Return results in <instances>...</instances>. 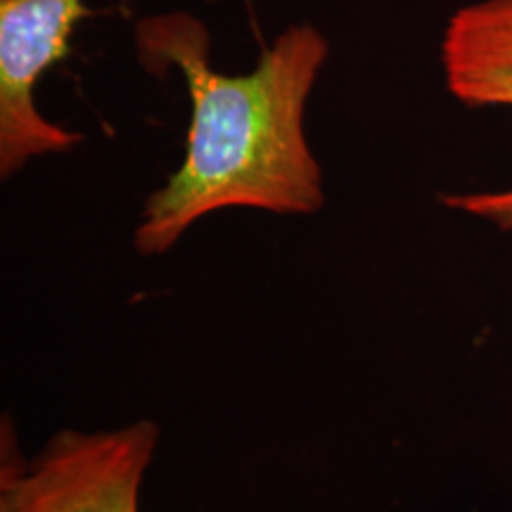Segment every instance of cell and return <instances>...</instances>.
Listing matches in <instances>:
<instances>
[{
  "label": "cell",
  "mask_w": 512,
  "mask_h": 512,
  "mask_svg": "<svg viewBox=\"0 0 512 512\" xmlns=\"http://www.w3.org/2000/svg\"><path fill=\"white\" fill-rule=\"evenodd\" d=\"M446 86L467 107H512V0H477L453 12L441 38ZM441 202L512 233V190L460 192Z\"/></svg>",
  "instance_id": "cell-4"
},
{
  "label": "cell",
  "mask_w": 512,
  "mask_h": 512,
  "mask_svg": "<svg viewBox=\"0 0 512 512\" xmlns=\"http://www.w3.org/2000/svg\"><path fill=\"white\" fill-rule=\"evenodd\" d=\"M138 48L155 72L183 74L192 107L183 162L147 197L133 235L140 256L166 254L192 223L221 209H323V171L304 133L306 100L330 50L316 27L285 29L238 76L211 69L207 31L185 12L143 19Z\"/></svg>",
  "instance_id": "cell-1"
},
{
  "label": "cell",
  "mask_w": 512,
  "mask_h": 512,
  "mask_svg": "<svg viewBox=\"0 0 512 512\" xmlns=\"http://www.w3.org/2000/svg\"><path fill=\"white\" fill-rule=\"evenodd\" d=\"M91 15L86 0H0V176L31 159L62 155L83 140L36 110L43 72L69 55L76 24Z\"/></svg>",
  "instance_id": "cell-3"
},
{
  "label": "cell",
  "mask_w": 512,
  "mask_h": 512,
  "mask_svg": "<svg viewBox=\"0 0 512 512\" xmlns=\"http://www.w3.org/2000/svg\"><path fill=\"white\" fill-rule=\"evenodd\" d=\"M15 441L5 420L0 512H140L159 427L136 420L117 430H62L29 460Z\"/></svg>",
  "instance_id": "cell-2"
},
{
  "label": "cell",
  "mask_w": 512,
  "mask_h": 512,
  "mask_svg": "<svg viewBox=\"0 0 512 512\" xmlns=\"http://www.w3.org/2000/svg\"><path fill=\"white\" fill-rule=\"evenodd\" d=\"M207 3H214V0H207Z\"/></svg>",
  "instance_id": "cell-5"
}]
</instances>
